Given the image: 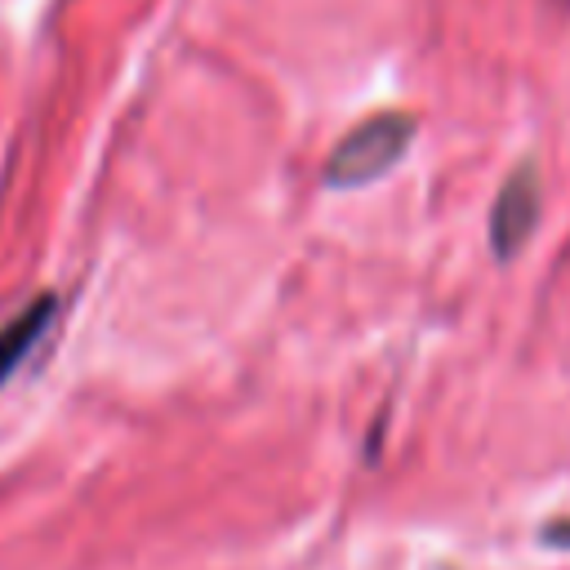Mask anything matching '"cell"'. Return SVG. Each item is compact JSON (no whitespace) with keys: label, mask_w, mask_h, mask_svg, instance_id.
<instances>
[{"label":"cell","mask_w":570,"mask_h":570,"mask_svg":"<svg viewBox=\"0 0 570 570\" xmlns=\"http://www.w3.org/2000/svg\"><path fill=\"white\" fill-rule=\"evenodd\" d=\"M543 543H566L570 548V525H548L543 530Z\"/></svg>","instance_id":"277c9868"},{"label":"cell","mask_w":570,"mask_h":570,"mask_svg":"<svg viewBox=\"0 0 570 570\" xmlns=\"http://www.w3.org/2000/svg\"><path fill=\"white\" fill-rule=\"evenodd\" d=\"M534 223H539V165L534 156H525L490 205V249L499 258H512L530 240Z\"/></svg>","instance_id":"7a4b0ae2"},{"label":"cell","mask_w":570,"mask_h":570,"mask_svg":"<svg viewBox=\"0 0 570 570\" xmlns=\"http://www.w3.org/2000/svg\"><path fill=\"white\" fill-rule=\"evenodd\" d=\"M410 142H414V116H405V111H379V116L361 120L330 151L325 187L347 191V187H365V183L383 178L405 156Z\"/></svg>","instance_id":"6da1fadb"},{"label":"cell","mask_w":570,"mask_h":570,"mask_svg":"<svg viewBox=\"0 0 570 570\" xmlns=\"http://www.w3.org/2000/svg\"><path fill=\"white\" fill-rule=\"evenodd\" d=\"M49 312H53V303L45 298V303H36L31 312H22V316H13L4 330H0V383L22 365V356L36 347V338L45 334V325H49Z\"/></svg>","instance_id":"3957f363"}]
</instances>
